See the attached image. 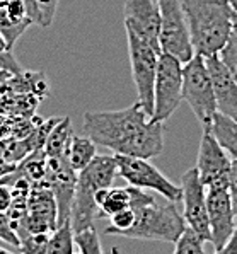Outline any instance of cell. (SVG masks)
<instances>
[{
  "label": "cell",
  "instance_id": "6da1fadb",
  "mask_svg": "<svg viewBox=\"0 0 237 254\" xmlns=\"http://www.w3.org/2000/svg\"><path fill=\"white\" fill-rule=\"evenodd\" d=\"M82 130L96 145L116 155L154 159L164 148V127L138 103L118 111H85Z\"/></svg>",
  "mask_w": 237,
  "mask_h": 254
},
{
  "label": "cell",
  "instance_id": "7a4b0ae2",
  "mask_svg": "<svg viewBox=\"0 0 237 254\" xmlns=\"http://www.w3.org/2000/svg\"><path fill=\"white\" fill-rule=\"evenodd\" d=\"M130 188V208L135 212V222L123 237L135 241L171 242L174 244L186 229V222L178 210V203L159 201L155 194L145 190Z\"/></svg>",
  "mask_w": 237,
  "mask_h": 254
},
{
  "label": "cell",
  "instance_id": "3957f363",
  "mask_svg": "<svg viewBox=\"0 0 237 254\" xmlns=\"http://www.w3.org/2000/svg\"><path fill=\"white\" fill-rule=\"evenodd\" d=\"M193 50L201 57L219 55L232 34L227 0H181Z\"/></svg>",
  "mask_w": 237,
  "mask_h": 254
},
{
  "label": "cell",
  "instance_id": "277c9868",
  "mask_svg": "<svg viewBox=\"0 0 237 254\" xmlns=\"http://www.w3.org/2000/svg\"><path fill=\"white\" fill-rule=\"evenodd\" d=\"M116 176H118V167H116L115 155H96L89 166L77 173L75 193H73L72 210H70L73 232L94 224L99 213L96 194L101 190L111 188Z\"/></svg>",
  "mask_w": 237,
  "mask_h": 254
},
{
  "label": "cell",
  "instance_id": "5b68a950",
  "mask_svg": "<svg viewBox=\"0 0 237 254\" xmlns=\"http://www.w3.org/2000/svg\"><path fill=\"white\" fill-rule=\"evenodd\" d=\"M182 101L188 103L201 127L208 128L212 125L217 104L207 62L201 55L195 53L191 60L182 64Z\"/></svg>",
  "mask_w": 237,
  "mask_h": 254
},
{
  "label": "cell",
  "instance_id": "8992f818",
  "mask_svg": "<svg viewBox=\"0 0 237 254\" xmlns=\"http://www.w3.org/2000/svg\"><path fill=\"white\" fill-rule=\"evenodd\" d=\"M161 24H159V48L161 53H168L178 58L181 64L191 60L193 50L186 17L182 12L181 0H157Z\"/></svg>",
  "mask_w": 237,
  "mask_h": 254
},
{
  "label": "cell",
  "instance_id": "52a82bcc",
  "mask_svg": "<svg viewBox=\"0 0 237 254\" xmlns=\"http://www.w3.org/2000/svg\"><path fill=\"white\" fill-rule=\"evenodd\" d=\"M182 103V64L168 53H161L154 84L152 120L168 121Z\"/></svg>",
  "mask_w": 237,
  "mask_h": 254
},
{
  "label": "cell",
  "instance_id": "ba28073f",
  "mask_svg": "<svg viewBox=\"0 0 237 254\" xmlns=\"http://www.w3.org/2000/svg\"><path fill=\"white\" fill-rule=\"evenodd\" d=\"M128 55L133 84L137 87V103L149 116L154 113V84L157 73V60L161 52L142 41L135 34L126 33Z\"/></svg>",
  "mask_w": 237,
  "mask_h": 254
},
{
  "label": "cell",
  "instance_id": "9c48e42d",
  "mask_svg": "<svg viewBox=\"0 0 237 254\" xmlns=\"http://www.w3.org/2000/svg\"><path fill=\"white\" fill-rule=\"evenodd\" d=\"M115 161L118 167V176L125 179L130 186L145 191H155L168 201H181V186H176L173 181H169L150 161L116 154Z\"/></svg>",
  "mask_w": 237,
  "mask_h": 254
},
{
  "label": "cell",
  "instance_id": "30bf717a",
  "mask_svg": "<svg viewBox=\"0 0 237 254\" xmlns=\"http://www.w3.org/2000/svg\"><path fill=\"white\" fill-rule=\"evenodd\" d=\"M232 159L212 135L210 128H203L198 148L196 171L200 181L207 188H229V173Z\"/></svg>",
  "mask_w": 237,
  "mask_h": 254
},
{
  "label": "cell",
  "instance_id": "8fae6325",
  "mask_svg": "<svg viewBox=\"0 0 237 254\" xmlns=\"http://www.w3.org/2000/svg\"><path fill=\"white\" fill-rule=\"evenodd\" d=\"M181 200L184 203L182 218L186 227L191 229L205 242H210V227L207 213V188L200 181L196 167L188 169L181 178Z\"/></svg>",
  "mask_w": 237,
  "mask_h": 254
},
{
  "label": "cell",
  "instance_id": "7c38bea8",
  "mask_svg": "<svg viewBox=\"0 0 237 254\" xmlns=\"http://www.w3.org/2000/svg\"><path fill=\"white\" fill-rule=\"evenodd\" d=\"M207 213L210 227V242L213 249H222L237 225V217L232 206L229 188H208L207 190Z\"/></svg>",
  "mask_w": 237,
  "mask_h": 254
},
{
  "label": "cell",
  "instance_id": "4fadbf2b",
  "mask_svg": "<svg viewBox=\"0 0 237 254\" xmlns=\"http://www.w3.org/2000/svg\"><path fill=\"white\" fill-rule=\"evenodd\" d=\"M58 206L52 190L45 185H34L29 188L28 194V217L24 229L19 234V242L29 234H50L57 229Z\"/></svg>",
  "mask_w": 237,
  "mask_h": 254
},
{
  "label": "cell",
  "instance_id": "5bb4252c",
  "mask_svg": "<svg viewBox=\"0 0 237 254\" xmlns=\"http://www.w3.org/2000/svg\"><path fill=\"white\" fill-rule=\"evenodd\" d=\"M45 183L52 190L58 206V224H63L70 218L72 200L75 193L77 173L70 167L65 157H46Z\"/></svg>",
  "mask_w": 237,
  "mask_h": 254
},
{
  "label": "cell",
  "instance_id": "9a60e30c",
  "mask_svg": "<svg viewBox=\"0 0 237 254\" xmlns=\"http://www.w3.org/2000/svg\"><path fill=\"white\" fill-rule=\"evenodd\" d=\"M126 33L135 34L142 41L149 43L155 50L159 48V15L157 0H125L123 5Z\"/></svg>",
  "mask_w": 237,
  "mask_h": 254
},
{
  "label": "cell",
  "instance_id": "2e32d148",
  "mask_svg": "<svg viewBox=\"0 0 237 254\" xmlns=\"http://www.w3.org/2000/svg\"><path fill=\"white\" fill-rule=\"evenodd\" d=\"M205 62H207V68L212 79L217 113L237 121V82L225 68L219 55L207 57Z\"/></svg>",
  "mask_w": 237,
  "mask_h": 254
},
{
  "label": "cell",
  "instance_id": "e0dca14e",
  "mask_svg": "<svg viewBox=\"0 0 237 254\" xmlns=\"http://www.w3.org/2000/svg\"><path fill=\"white\" fill-rule=\"evenodd\" d=\"M131 194L130 188H108V190H101L96 194V203L99 206L98 218L108 217L121 212L130 206Z\"/></svg>",
  "mask_w": 237,
  "mask_h": 254
},
{
  "label": "cell",
  "instance_id": "ac0fdd59",
  "mask_svg": "<svg viewBox=\"0 0 237 254\" xmlns=\"http://www.w3.org/2000/svg\"><path fill=\"white\" fill-rule=\"evenodd\" d=\"M208 128L217 138V142L229 154V157L237 161V121L227 118L220 113H215Z\"/></svg>",
  "mask_w": 237,
  "mask_h": 254
},
{
  "label": "cell",
  "instance_id": "d6986e66",
  "mask_svg": "<svg viewBox=\"0 0 237 254\" xmlns=\"http://www.w3.org/2000/svg\"><path fill=\"white\" fill-rule=\"evenodd\" d=\"M73 135L75 133L72 130V121L68 118L58 120L55 127L50 130L45 140V145H43L46 157H65V152H67L68 143Z\"/></svg>",
  "mask_w": 237,
  "mask_h": 254
},
{
  "label": "cell",
  "instance_id": "ffe728a7",
  "mask_svg": "<svg viewBox=\"0 0 237 254\" xmlns=\"http://www.w3.org/2000/svg\"><path fill=\"white\" fill-rule=\"evenodd\" d=\"M96 155H98L96 154V143L89 136H80V135L72 136L67 152H65V159H67L70 167L75 173H79L85 166H89Z\"/></svg>",
  "mask_w": 237,
  "mask_h": 254
},
{
  "label": "cell",
  "instance_id": "44dd1931",
  "mask_svg": "<svg viewBox=\"0 0 237 254\" xmlns=\"http://www.w3.org/2000/svg\"><path fill=\"white\" fill-rule=\"evenodd\" d=\"M75 251V241H73L72 222L65 220L48 236V249L46 254H73Z\"/></svg>",
  "mask_w": 237,
  "mask_h": 254
},
{
  "label": "cell",
  "instance_id": "7402d4cb",
  "mask_svg": "<svg viewBox=\"0 0 237 254\" xmlns=\"http://www.w3.org/2000/svg\"><path fill=\"white\" fill-rule=\"evenodd\" d=\"M29 26H33V22L29 19H22V21H17V19L9 17L2 9H0V34L5 40V45L9 50L14 48V45L17 43L19 38L26 33Z\"/></svg>",
  "mask_w": 237,
  "mask_h": 254
},
{
  "label": "cell",
  "instance_id": "603a6c76",
  "mask_svg": "<svg viewBox=\"0 0 237 254\" xmlns=\"http://www.w3.org/2000/svg\"><path fill=\"white\" fill-rule=\"evenodd\" d=\"M73 241H75L80 254H104L103 248H101L98 229L94 227V224L73 232Z\"/></svg>",
  "mask_w": 237,
  "mask_h": 254
},
{
  "label": "cell",
  "instance_id": "cb8c5ba5",
  "mask_svg": "<svg viewBox=\"0 0 237 254\" xmlns=\"http://www.w3.org/2000/svg\"><path fill=\"white\" fill-rule=\"evenodd\" d=\"M173 254H205V241L186 227L179 239L174 242Z\"/></svg>",
  "mask_w": 237,
  "mask_h": 254
},
{
  "label": "cell",
  "instance_id": "d4e9b609",
  "mask_svg": "<svg viewBox=\"0 0 237 254\" xmlns=\"http://www.w3.org/2000/svg\"><path fill=\"white\" fill-rule=\"evenodd\" d=\"M48 236L50 234H29V236L22 237L17 249L21 254H46Z\"/></svg>",
  "mask_w": 237,
  "mask_h": 254
},
{
  "label": "cell",
  "instance_id": "484cf974",
  "mask_svg": "<svg viewBox=\"0 0 237 254\" xmlns=\"http://www.w3.org/2000/svg\"><path fill=\"white\" fill-rule=\"evenodd\" d=\"M219 58L222 60V64L225 65V68L229 70L234 80L237 82V36L234 33L231 34L229 41L225 43V46L220 50Z\"/></svg>",
  "mask_w": 237,
  "mask_h": 254
},
{
  "label": "cell",
  "instance_id": "4316f807",
  "mask_svg": "<svg viewBox=\"0 0 237 254\" xmlns=\"http://www.w3.org/2000/svg\"><path fill=\"white\" fill-rule=\"evenodd\" d=\"M0 241L9 242L10 246H15V248H19V244H21L5 212H0Z\"/></svg>",
  "mask_w": 237,
  "mask_h": 254
},
{
  "label": "cell",
  "instance_id": "83f0119b",
  "mask_svg": "<svg viewBox=\"0 0 237 254\" xmlns=\"http://www.w3.org/2000/svg\"><path fill=\"white\" fill-rule=\"evenodd\" d=\"M0 70L3 72H9L10 75L15 73V75H21L22 70L19 62L15 60V57L12 55V50H0Z\"/></svg>",
  "mask_w": 237,
  "mask_h": 254
},
{
  "label": "cell",
  "instance_id": "f1b7e54d",
  "mask_svg": "<svg viewBox=\"0 0 237 254\" xmlns=\"http://www.w3.org/2000/svg\"><path fill=\"white\" fill-rule=\"evenodd\" d=\"M34 2H36L38 7L41 9L46 27L52 26L53 17H55V12H57V7H58V0H34Z\"/></svg>",
  "mask_w": 237,
  "mask_h": 254
},
{
  "label": "cell",
  "instance_id": "f546056e",
  "mask_svg": "<svg viewBox=\"0 0 237 254\" xmlns=\"http://www.w3.org/2000/svg\"><path fill=\"white\" fill-rule=\"evenodd\" d=\"M229 193H231L232 206H234V212L237 217V161L236 159H232L231 173H229Z\"/></svg>",
  "mask_w": 237,
  "mask_h": 254
},
{
  "label": "cell",
  "instance_id": "4dcf8cb0",
  "mask_svg": "<svg viewBox=\"0 0 237 254\" xmlns=\"http://www.w3.org/2000/svg\"><path fill=\"white\" fill-rule=\"evenodd\" d=\"M12 201V188L0 183V212H7Z\"/></svg>",
  "mask_w": 237,
  "mask_h": 254
},
{
  "label": "cell",
  "instance_id": "1f68e13d",
  "mask_svg": "<svg viewBox=\"0 0 237 254\" xmlns=\"http://www.w3.org/2000/svg\"><path fill=\"white\" fill-rule=\"evenodd\" d=\"M212 254H237V225L234 234L231 236V239L227 241V244L222 249H213Z\"/></svg>",
  "mask_w": 237,
  "mask_h": 254
},
{
  "label": "cell",
  "instance_id": "d6a6232c",
  "mask_svg": "<svg viewBox=\"0 0 237 254\" xmlns=\"http://www.w3.org/2000/svg\"><path fill=\"white\" fill-rule=\"evenodd\" d=\"M232 33L237 36V14L232 12Z\"/></svg>",
  "mask_w": 237,
  "mask_h": 254
},
{
  "label": "cell",
  "instance_id": "836d02e7",
  "mask_svg": "<svg viewBox=\"0 0 237 254\" xmlns=\"http://www.w3.org/2000/svg\"><path fill=\"white\" fill-rule=\"evenodd\" d=\"M227 2H229V5H231L232 12L237 14V0H227Z\"/></svg>",
  "mask_w": 237,
  "mask_h": 254
},
{
  "label": "cell",
  "instance_id": "e575fe53",
  "mask_svg": "<svg viewBox=\"0 0 237 254\" xmlns=\"http://www.w3.org/2000/svg\"><path fill=\"white\" fill-rule=\"evenodd\" d=\"M0 50H9V48H7V45H5V40L2 38V34H0Z\"/></svg>",
  "mask_w": 237,
  "mask_h": 254
},
{
  "label": "cell",
  "instance_id": "d590c367",
  "mask_svg": "<svg viewBox=\"0 0 237 254\" xmlns=\"http://www.w3.org/2000/svg\"><path fill=\"white\" fill-rule=\"evenodd\" d=\"M0 254H15V253L9 251V249H3V248H0Z\"/></svg>",
  "mask_w": 237,
  "mask_h": 254
},
{
  "label": "cell",
  "instance_id": "8d00e7d4",
  "mask_svg": "<svg viewBox=\"0 0 237 254\" xmlns=\"http://www.w3.org/2000/svg\"><path fill=\"white\" fill-rule=\"evenodd\" d=\"M111 254H118V251H113V253H111Z\"/></svg>",
  "mask_w": 237,
  "mask_h": 254
},
{
  "label": "cell",
  "instance_id": "74e56055",
  "mask_svg": "<svg viewBox=\"0 0 237 254\" xmlns=\"http://www.w3.org/2000/svg\"><path fill=\"white\" fill-rule=\"evenodd\" d=\"M73 254H75V253H73ZM77 254H80V253H77Z\"/></svg>",
  "mask_w": 237,
  "mask_h": 254
}]
</instances>
